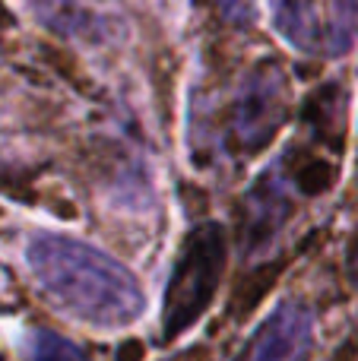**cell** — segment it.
Masks as SVG:
<instances>
[{
	"instance_id": "2",
	"label": "cell",
	"mask_w": 358,
	"mask_h": 361,
	"mask_svg": "<svg viewBox=\"0 0 358 361\" xmlns=\"http://www.w3.org/2000/svg\"><path fill=\"white\" fill-rule=\"evenodd\" d=\"M228 238L219 222H200L187 231L175 257L162 298V343L190 333L216 301L226 276Z\"/></svg>"
},
{
	"instance_id": "9",
	"label": "cell",
	"mask_w": 358,
	"mask_h": 361,
	"mask_svg": "<svg viewBox=\"0 0 358 361\" xmlns=\"http://www.w3.org/2000/svg\"><path fill=\"white\" fill-rule=\"evenodd\" d=\"M330 54H346L358 38V0H330Z\"/></svg>"
},
{
	"instance_id": "6",
	"label": "cell",
	"mask_w": 358,
	"mask_h": 361,
	"mask_svg": "<svg viewBox=\"0 0 358 361\" xmlns=\"http://www.w3.org/2000/svg\"><path fill=\"white\" fill-rule=\"evenodd\" d=\"M273 25L298 51L330 54V29L317 13V0H273Z\"/></svg>"
},
{
	"instance_id": "10",
	"label": "cell",
	"mask_w": 358,
	"mask_h": 361,
	"mask_svg": "<svg viewBox=\"0 0 358 361\" xmlns=\"http://www.w3.org/2000/svg\"><path fill=\"white\" fill-rule=\"evenodd\" d=\"M349 276H352V282L358 286V238L352 241V250H349Z\"/></svg>"
},
{
	"instance_id": "4",
	"label": "cell",
	"mask_w": 358,
	"mask_h": 361,
	"mask_svg": "<svg viewBox=\"0 0 358 361\" xmlns=\"http://www.w3.org/2000/svg\"><path fill=\"white\" fill-rule=\"evenodd\" d=\"M295 200H292V175L285 162L273 165L264 171L254 187L247 190L245 203H241V222H238V241L245 257L260 254V250L273 247L279 231L292 219Z\"/></svg>"
},
{
	"instance_id": "8",
	"label": "cell",
	"mask_w": 358,
	"mask_h": 361,
	"mask_svg": "<svg viewBox=\"0 0 358 361\" xmlns=\"http://www.w3.org/2000/svg\"><path fill=\"white\" fill-rule=\"evenodd\" d=\"M25 358L29 361H92L80 345H73L61 333H51V330H32L25 336Z\"/></svg>"
},
{
	"instance_id": "1",
	"label": "cell",
	"mask_w": 358,
	"mask_h": 361,
	"mask_svg": "<svg viewBox=\"0 0 358 361\" xmlns=\"http://www.w3.org/2000/svg\"><path fill=\"white\" fill-rule=\"evenodd\" d=\"M25 260L57 307L95 330H124L143 317L146 295L140 279L80 238L38 231L25 244Z\"/></svg>"
},
{
	"instance_id": "7",
	"label": "cell",
	"mask_w": 358,
	"mask_h": 361,
	"mask_svg": "<svg viewBox=\"0 0 358 361\" xmlns=\"http://www.w3.org/2000/svg\"><path fill=\"white\" fill-rule=\"evenodd\" d=\"M32 10L48 29L63 38L99 44L108 38V19L82 0H32Z\"/></svg>"
},
{
	"instance_id": "5",
	"label": "cell",
	"mask_w": 358,
	"mask_h": 361,
	"mask_svg": "<svg viewBox=\"0 0 358 361\" xmlns=\"http://www.w3.org/2000/svg\"><path fill=\"white\" fill-rule=\"evenodd\" d=\"M314 345V314L308 305L285 298L247 339L238 361H308Z\"/></svg>"
},
{
	"instance_id": "3",
	"label": "cell",
	"mask_w": 358,
	"mask_h": 361,
	"mask_svg": "<svg viewBox=\"0 0 358 361\" xmlns=\"http://www.w3.org/2000/svg\"><path fill=\"white\" fill-rule=\"evenodd\" d=\"M289 111V80L279 61H260L245 76L228 108V143L245 156L266 149L276 140Z\"/></svg>"
}]
</instances>
